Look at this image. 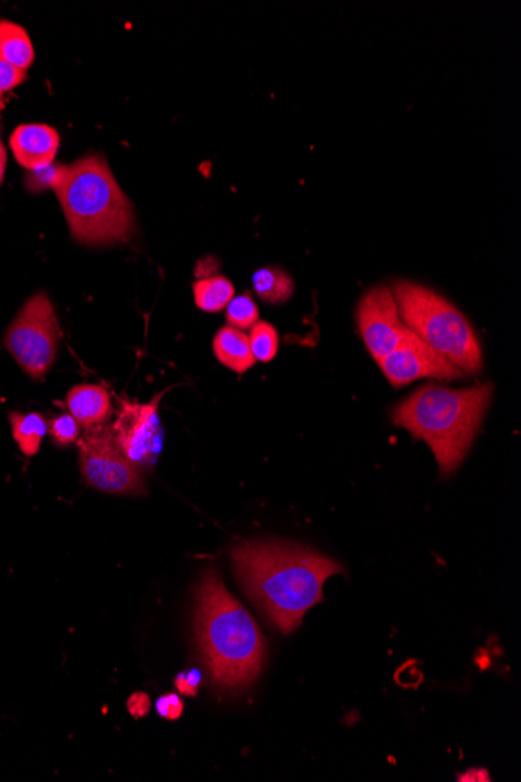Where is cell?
<instances>
[{
	"label": "cell",
	"mask_w": 521,
	"mask_h": 782,
	"mask_svg": "<svg viewBox=\"0 0 521 782\" xmlns=\"http://www.w3.org/2000/svg\"><path fill=\"white\" fill-rule=\"evenodd\" d=\"M234 575L259 611L284 634L302 625L323 601V584L344 567L311 548L286 541H249L231 550Z\"/></svg>",
	"instance_id": "6da1fadb"
},
{
	"label": "cell",
	"mask_w": 521,
	"mask_h": 782,
	"mask_svg": "<svg viewBox=\"0 0 521 782\" xmlns=\"http://www.w3.org/2000/svg\"><path fill=\"white\" fill-rule=\"evenodd\" d=\"M195 634L214 686L225 692L247 689L266 662V639L219 572L208 567L197 587Z\"/></svg>",
	"instance_id": "7a4b0ae2"
},
{
	"label": "cell",
	"mask_w": 521,
	"mask_h": 782,
	"mask_svg": "<svg viewBox=\"0 0 521 782\" xmlns=\"http://www.w3.org/2000/svg\"><path fill=\"white\" fill-rule=\"evenodd\" d=\"M492 384L447 389L429 383L392 411V420L433 450L440 475L447 478L464 463L490 402Z\"/></svg>",
	"instance_id": "3957f363"
},
{
	"label": "cell",
	"mask_w": 521,
	"mask_h": 782,
	"mask_svg": "<svg viewBox=\"0 0 521 782\" xmlns=\"http://www.w3.org/2000/svg\"><path fill=\"white\" fill-rule=\"evenodd\" d=\"M75 241L108 246L135 233V211L102 155H86L60 166L54 186Z\"/></svg>",
	"instance_id": "277c9868"
},
{
	"label": "cell",
	"mask_w": 521,
	"mask_h": 782,
	"mask_svg": "<svg viewBox=\"0 0 521 782\" xmlns=\"http://www.w3.org/2000/svg\"><path fill=\"white\" fill-rule=\"evenodd\" d=\"M395 300L403 324L431 349L447 358L462 374L475 375L483 370V349L475 328L461 311L433 289L397 281Z\"/></svg>",
	"instance_id": "5b68a950"
},
{
	"label": "cell",
	"mask_w": 521,
	"mask_h": 782,
	"mask_svg": "<svg viewBox=\"0 0 521 782\" xmlns=\"http://www.w3.org/2000/svg\"><path fill=\"white\" fill-rule=\"evenodd\" d=\"M60 336L54 305L44 292H38L11 322L4 342L25 374L41 381L57 360Z\"/></svg>",
	"instance_id": "8992f818"
},
{
	"label": "cell",
	"mask_w": 521,
	"mask_h": 782,
	"mask_svg": "<svg viewBox=\"0 0 521 782\" xmlns=\"http://www.w3.org/2000/svg\"><path fill=\"white\" fill-rule=\"evenodd\" d=\"M77 444L80 469L89 486L107 494H146L141 472L117 447L111 428L105 425L89 428Z\"/></svg>",
	"instance_id": "52a82bcc"
},
{
	"label": "cell",
	"mask_w": 521,
	"mask_h": 782,
	"mask_svg": "<svg viewBox=\"0 0 521 782\" xmlns=\"http://www.w3.org/2000/svg\"><path fill=\"white\" fill-rule=\"evenodd\" d=\"M163 395L149 403L122 400L111 427L117 447L138 469L152 467L163 448L164 431L158 416V403Z\"/></svg>",
	"instance_id": "ba28073f"
},
{
	"label": "cell",
	"mask_w": 521,
	"mask_h": 782,
	"mask_svg": "<svg viewBox=\"0 0 521 782\" xmlns=\"http://www.w3.org/2000/svg\"><path fill=\"white\" fill-rule=\"evenodd\" d=\"M359 333L376 361L397 349L408 335L394 292L387 286H376L362 297L356 310Z\"/></svg>",
	"instance_id": "9c48e42d"
},
{
	"label": "cell",
	"mask_w": 521,
	"mask_h": 782,
	"mask_svg": "<svg viewBox=\"0 0 521 782\" xmlns=\"http://www.w3.org/2000/svg\"><path fill=\"white\" fill-rule=\"evenodd\" d=\"M378 364L389 383L395 388L425 378L453 381L464 375L451 361L431 349L411 330L397 349L378 360Z\"/></svg>",
	"instance_id": "30bf717a"
},
{
	"label": "cell",
	"mask_w": 521,
	"mask_h": 782,
	"mask_svg": "<svg viewBox=\"0 0 521 782\" xmlns=\"http://www.w3.org/2000/svg\"><path fill=\"white\" fill-rule=\"evenodd\" d=\"M16 161L27 171H39L54 164L60 149V133L46 124H24L10 136Z\"/></svg>",
	"instance_id": "8fae6325"
},
{
	"label": "cell",
	"mask_w": 521,
	"mask_h": 782,
	"mask_svg": "<svg viewBox=\"0 0 521 782\" xmlns=\"http://www.w3.org/2000/svg\"><path fill=\"white\" fill-rule=\"evenodd\" d=\"M66 406L80 427H99L110 419L113 405L107 389L99 384H78L68 392Z\"/></svg>",
	"instance_id": "7c38bea8"
},
{
	"label": "cell",
	"mask_w": 521,
	"mask_h": 782,
	"mask_svg": "<svg viewBox=\"0 0 521 782\" xmlns=\"http://www.w3.org/2000/svg\"><path fill=\"white\" fill-rule=\"evenodd\" d=\"M213 350L217 360L236 374H244L255 366L249 336L238 328L230 325L220 328L213 339Z\"/></svg>",
	"instance_id": "4fadbf2b"
},
{
	"label": "cell",
	"mask_w": 521,
	"mask_h": 782,
	"mask_svg": "<svg viewBox=\"0 0 521 782\" xmlns=\"http://www.w3.org/2000/svg\"><path fill=\"white\" fill-rule=\"evenodd\" d=\"M0 58L27 72L35 61V49L24 27L16 22L0 21Z\"/></svg>",
	"instance_id": "5bb4252c"
},
{
	"label": "cell",
	"mask_w": 521,
	"mask_h": 782,
	"mask_svg": "<svg viewBox=\"0 0 521 782\" xmlns=\"http://www.w3.org/2000/svg\"><path fill=\"white\" fill-rule=\"evenodd\" d=\"M253 288L263 302L281 305L294 294V281L281 267H263L253 275Z\"/></svg>",
	"instance_id": "9a60e30c"
},
{
	"label": "cell",
	"mask_w": 521,
	"mask_h": 782,
	"mask_svg": "<svg viewBox=\"0 0 521 782\" xmlns=\"http://www.w3.org/2000/svg\"><path fill=\"white\" fill-rule=\"evenodd\" d=\"M197 308L206 313H219L233 300L234 286L227 277L200 278L192 285Z\"/></svg>",
	"instance_id": "2e32d148"
},
{
	"label": "cell",
	"mask_w": 521,
	"mask_h": 782,
	"mask_svg": "<svg viewBox=\"0 0 521 782\" xmlns=\"http://www.w3.org/2000/svg\"><path fill=\"white\" fill-rule=\"evenodd\" d=\"M11 433L18 442L21 452L27 456L36 455L41 448L44 436L49 431V423L39 413H11Z\"/></svg>",
	"instance_id": "e0dca14e"
},
{
	"label": "cell",
	"mask_w": 521,
	"mask_h": 782,
	"mask_svg": "<svg viewBox=\"0 0 521 782\" xmlns=\"http://www.w3.org/2000/svg\"><path fill=\"white\" fill-rule=\"evenodd\" d=\"M249 341L250 349H252L256 361L270 363L277 356L280 338H278L277 328L270 325L269 322L258 320L250 328Z\"/></svg>",
	"instance_id": "ac0fdd59"
},
{
	"label": "cell",
	"mask_w": 521,
	"mask_h": 782,
	"mask_svg": "<svg viewBox=\"0 0 521 782\" xmlns=\"http://www.w3.org/2000/svg\"><path fill=\"white\" fill-rule=\"evenodd\" d=\"M259 320V308L249 292L233 297L227 306V322L238 330H249Z\"/></svg>",
	"instance_id": "d6986e66"
},
{
	"label": "cell",
	"mask_w": 521,
	"mask_h": 782,
	"mask_svg": "<svg viewBox=\"0 0 521 782\" xmlns=\"http://www.w3.org/2000/svg\"><path fill=\"white\" fill-rule=\"evenodd\" d=\"M49 433L55 444H74L80 436V425L71 414H60L49 423Z\"/></svg>",
	"instance_id": "ffe728a7"
},
{
	"label": "cell",
	"mask_w": 521,
	"mask_h": 782,
	"mask_svg": "<svg viewBox=\"0 0 521 782\" xmlns=\"http://www.w3.org/2000/svg\"><path fill=\"white\" fill-rule=\"evenodd\" d=\"M25 80H27V72L15 68L13 64L0 58V97L11 89L18 88Z\"/></svg>",
	"instance_id": "44dd1931"
},
{
	"label": "cell",
	"mask_w": 521,
	"mask_h": 782,
	"mask_svg": "<svg viewBox=\"0 0 521 782\" xmlns=\"http://www.w3.org/2000/svg\"><path fill=\"white\" fill-rule=\"evenodd\" d=\"M58 169L60 166L52 164L49 168L30 172L29 178H27V188L30 191H43V189L52 188L57 180Z\"/></svg>",
	"instance_id": "7402d4cb"
},
{
	"label": "cell",
	"mask_w": 521,
	"mask_h": 782,
	"mask_svg": "<svg viewBox=\"0 0 521 782\" xmlns=\"http://www.w3.org/2000/svg\"><path fill=\"white\" fill-rule=\"evenodd\" d=\"M156 711L166 720H178L185 711V703L177 694L164 695L156 703Z\"/></svg>",
	"instance_id": "603a6c76"
},
{
	"label": "cell",
	"mask_w": 521,
	"mask_h": 782,
	"mask_svg": "<svg viewBox=\"0 0 521 782\" xmlns=\"http://www.w3.org/2000/svg\"><path fill=\"white\" fill-rule=\"evenodd\" d=\"M202 686V673L197 669L189 670V672L180 673L175 678V687L178 692L188 697H195L199 692V687Z\"/></svg>",
	"instance_id": "cb8c5ba5"
},
{
	"label": "cell",
	"mask_w": 521,
	"mask_h": 782,
	"mask_svg": "<svg viewBox=\"0 0 521 782\" xmlns=\"http://www.w3.org/2000/svg\"><path fill=\"white\" fill-rule=\"evenodd\" d=\"M127 708L128 711H130V714L135 717V719H142V717H146V715L149 714L150 698L147 697L146 694L138 692V694L132 695V697H130V700H128L127 703Z\"/></svg>",
	"instance_id": "d4e9b609"
},
{
	"label": "cell",
	"mask_w": 521,
	"mask_h": 782,
	"mask_svg": "<svg viewBox=\"0 0 521 782\" xmlns=\"http://www.w3.org/2000/svg\"><path fill=\"white\" fill-rule=\"evenodd\" d=\"M459 781H490V775L486 768H470L467 772L459 775Z\"/></svg>",
	"instance_id": "484cf974"
},
{
	"label": "cell",
	"mask_w": 521,
	"mask_h": 782,
	"mask_svg": "<svg viewBox=\"0 0 521 782\" xmlns=\"http://www.w3.org/2000/svg\"><path fill=\"white\" fill-rule=\"evenodd\" d=\"M5 171H7V150H5L2 138H0V186L4 183Z\"/></svg>",
	"instance_id": "4316f807"
},
{
	"label": "cell",
	"mask_w": 521,
	"mask_h": 782,
	"mask_svg": "<svg viewBox=\"0 0 521 782\" xmlns=\"http://www.w3.org/2000/svg\"><path fill=\"white\" fill-rule=\"evenodd\" d=\"M4 110V99L0 97V111Z\"/></svg>",
	"instance_id": "83f0119b"
}]
</instances>
